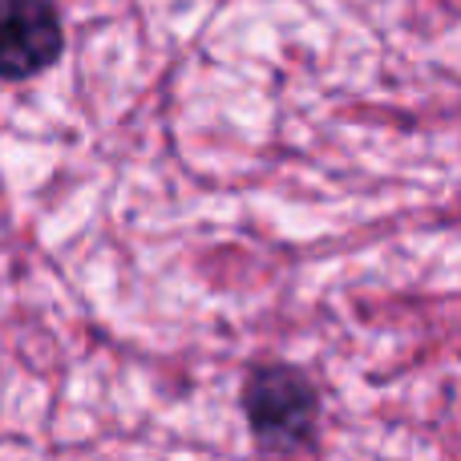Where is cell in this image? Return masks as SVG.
Instances as JSON below:
<instances>
[{"instance_id":"6da1fadb","label":"cell","mask_w":461,"mask_h":461,"mask_svg":"<svg viewBox=\"0 0 461 461\" xmlns=\"http://www.w3.org/2000/svg\"><path fill=\"white\" fill-rule=\"evenodd\" d=\"M243 409L255 438L271 449H295L316 425L320 397L292 365H259L243 384Z\"/></svg>"},{"instance_id":"7a4b0ae2","label":"cell","mask_w":461,"mask_h":461,"mask_svg":"<svg viewBox=\"0 0 461 461\" xmlns=\"http://www.w3.org/2000/svg\"><path fill=\"white\" fill-rule=\"evenodd\" d=\"M65 32L53 0H0V77L29 81L61 57Z\"/></svg>"}]
</instances>
